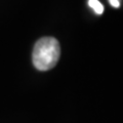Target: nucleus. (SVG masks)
<instances>
[{
  "instance_id": "obj_1",
  "label": "nucleus",
  "mask_w": 123,
  "mask_h": 123,
  "mask_svg": "<svg viewBox=\"0 0 123 123\" xmlns=\"http://www.w3.org/2000/svg\"><path fill=\"white\" fill-rule=\"evenodd\" d=\"M61 55L60 43L53 37L40 38L34 46L32 53L33 65L39 71H48L59 62Z\"/></svg>"
},
{
  "instance_id": "obj_3",
  "label": "nucleus",
  "mask_w": 123,
  "mask_h": 123,
  "mask_svg": "<svg viewBox=\"0 0 123 123\" xmlns=\"http://www.w3.org/2000/svg\"><path fill=\"white\" fill-rule=\"evenodd\" d=\"M109 2L113 7H115V8H117V7L120 6V0H109Z\"/></svg>"
},
{
  "instance_id": "obj_2",
  "label": "nucleus",
  "mask_w": 123,
  "mask_h": 123,
  "mask_svg": "<svg viewBox=\"0 0 123 123\" xmlns=\"http://www.w3.org/2000/svg\"><path fill=\"white\" fill-rule=\"evenodd\" d=\"M88 5L93 9L98 14H102L104 11V6L98 0H88Z\"/></svg>"
}]
</instances>
